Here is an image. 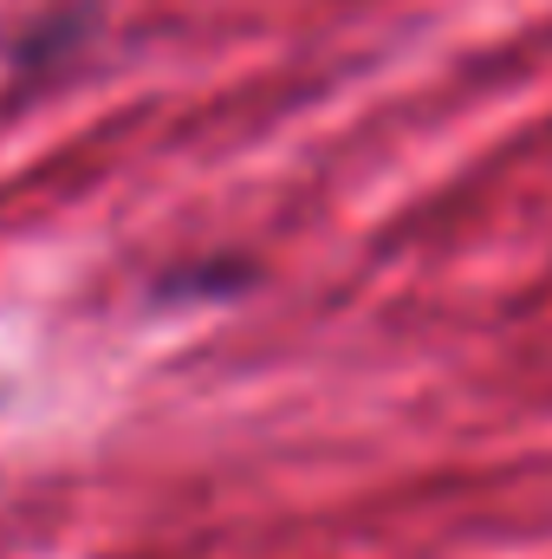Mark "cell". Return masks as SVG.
<instances>
[]
</instances>
